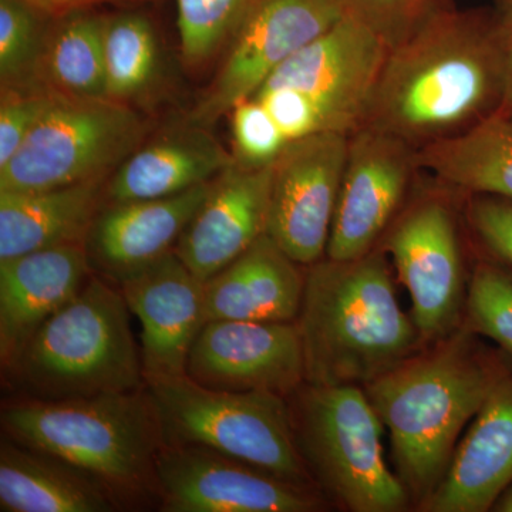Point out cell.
<instances>
[{
    "label": "cell",
    "mask_w": 512,
    "mask_h": 512,
    "mask_svg": "<svg viewBox=\"0 0 512 512\" xmlns=\"http://www.w3.org/2000/svg\"><path fill=\"white\" fill-rule=\"evenodd\" d=\"M148 386L174 443L210 448L305 487L308 474L281 394L210 389L187 375Z\"/></svg>",
    "instance_id": "cell-6"
},
{
    "label": "cell",
    "mask_w": 512,
    "mask_h": 512,
    "mask_svg": "<svg viewBox=\"0 0 512 512\" xmlns=\"http://www.w3.org/2000/svg\"><path fill=\"white\" fill-rule=\"evenodd\" d=\"M235 163L247 168H264L275 163L288 138L261 101H241L232 109Z\"/></svg>",
    "instance_id": "cell-31"
},
{
    "label": "cell",
    "mask_w": 512,
    "mask_h": 512,
    "mask_svg": "<svg viewBox=\"0 0 512 512\" xmlns=\"http://www.w3.org/2000/svg\"><path fill=\"white\" fill-rule=\"evenodd\" d=\"M342 3L348 15L375 30L390 49L441 10L436 0H342Z\"/></svg>",
    "instance_id": "cell-32"
},
{
    "label": "cell",
    "mask_w": 512,
    "mask_h": 512,
    "mask_svg": "<svg viewBox=\"0 0 512 512\" xmlns=\"http://www.w3.org/2000/svg\"><path fill=\"white\" fill-rule=\"evenodd\" d=\"M55 92L42 86L5 87L0 96V168L18 153L52 106Z\"/></svg>",
    "instance_id": "cell-33"
},
{
    "label": "cell",
    "mask_w": 512,
    "mask_h": 512,
    "mask_svg": "<svg viewBox=\"0 0 512 512\" xmlns=\"http://www.w3.org/2000/svg\"><path fill=\"white\" fill-rule=\"evenodd\" d=\"M400 281L412 298L423 340L454 332L463 302V264L456 218L446 202L426 197L396 221L386 241Z\"/></svg>",
    "instance_id": "cell-13"
},
{
    "label": "cell",
    "mask_w": 512,
    "mask_h": 512,
    "mask_svg": "<svg viewBox=\"0 0 512 512\" xmlns=\"http://www.w3.org/2000/svg\"><path fill=\"white\" fill-rule=\"evenodd\" d=\"M2 421L22 446L57 458L107 488L156 480L165 434L150 392L39 399L8 407Z\"/></svg>",
    "instance_id": "cell-4"
},
{
    "label": "cell",
    "mask_w": 512,
    "mask_h": 512,
    "mask_svg": "<svg viewBox=\"0 0 512 512\" xmlns=\"http://www.w3.org/2000/svg\"><path fill=\"white\" fill-rule=\"evenodd\" d=\"M507 70L491 12L439 10L389 50L359 127L420 150L504 109Z\"/></svg>",
    "instance_id": "cell-1"
},
{
    "label": "cell",
    "mask_w": 512,
    "mask_h": 512,
    "mask_svg": "<svg viewBox=\"0 0 512 512\" xmlns=\"http://www.w3.org/2000/svg\"><path fill=\"white\" fill-rule=\"evenodd\" d=\"M467 220L484 248L512 271V200L470 195Z\"/></svg>",
    "instance_id": "cell-35"
},
{
    "label": "cell",
    "mask_w": 512,
    "mask_h": 512,
    "mask_svg": "<svg viewBox=\"0 0 512 512\" xmlns=\"http://www.w3.org/2000/svg\"><path fill=\"white\" fill-rule=\"evenodd\" d=\"M123 293L89 278L76 296L30 339L18 365L42 400H66L141 389L143 363Z\"/></svg>",
    "instance_id": "cell-5"
},
{
    "label": "cell",
    "mask_w": 512,
    "mask_h": 512,
    "mask_svg": "<svg viewBox=\"0 0 512 512\" xmlns=\"http://www.w3.org/2000/svg\"><path fill=\"white\" fill-rule=\"evenodd\" d=\"M272 167L235 163L212 181L210 194L174 249L201 281L227 268L266 234Z\"/></svg>",
    "instance_id": "cell-17"
},
{
    "label": "cell",
    "mask_w": 512,
    "mask_h": 512,
    "mask_svg": "<svg viewBox=\"0 0 512 512\" xmlns=\"http://www.w3.org/2000/svg\"><path fill=\"white\" fill-rule=\"evenodd\" d=\"M389 50L375 30L345 13L282 63L261 89L291 87L308 94L330 131L350 134L362 123Z\"/></svg>",
    "instance_id": "cell-11"
},
{
    "label": "cell",
    "mask_w": 512,
    "mask_h": 512,
    "mask_svg": "<svg viewBox=\"0 0 512 512\" xmlns=\"http://www.w3.org/2000/svg\"><path fill=\"white\" fill-rule=\"evenodd\" d=\"M342 0H266L229 45L190 123L207 127L252 99L272 73L345 16Z\"/></svg>",
    "instance_id": "cell-10"
},
{
    "label": "cell",
    "mask_w": 512,
    "mask_h": 512,
    "mask_svg": "<svg viewBox=\"0 0 512 512\" xmlns=\"http://www.w3.org/2000/svg\"><path fill=\"white\" fill-rule=\"evenodd\" d=\"M143 119L123 101L56 94L8 164L0 191H42L110 178L146 137Z\"/></svg>",
    "instance_id": "cell-8"
},
{
    "label": "cell",
    "mask_w": 512,
    "mask_h": 512,
    "mask_svg": "<svg viewBox=\"0 0 512 512\" xmlns=\"http://www.w3.org/2000/svg\"><path fill=\"white\" fill-rule=\"evenodd\" d=\"M104 69L109 99L127 103L146 92L158 70L157 36L148 19L137 13L107 18Z\"/></svg>",
    "instance_id": "cell-27"
},
{
    "label": "cell",
    "mask_w": 512,
    "mask_h": 512,
    "mask_svg": "<svg viewBox=\"0 0 512 512\" xmlns=\"http://www.w3.org/2000/svg\"><path fill=\"white\" fill-rule=\"evenodd\" d=\"M187 376L227 392H295L305 383L296 322L211 320L192 343Z\"/></svg>",
    "instance_id": "cell-15"
},
{
    "label": "cell",
    "mask_w": 512,
    "mask_h": 512,
    "mask_svg": "<svg viewBox=\"0 0 512 512\" xmlns=\"http://www.w3.org/2000/svg\"><path fill=\"white\" fill-rule=\"evenodd\" d=\"M511 485L512 375L485 400L440 484L420 505L429 512H484Z\"/></svg>",
    "instance_id": "cell-19"
},
{
    "label": "cell",
    "mask_w": 512,
    "mask_h": 512,
    "mask_svg": "<svg viewBox=\"0 0 512 512\" xmlns=\"http://www.w3.org/2000/svg\"><path fill=\"white\" fill-rule=\"evenodd\" d=\"M212 181L157 200L111 202L97 214L87 235L90 262L119 282L174 251L184 229L210 194Z\"/></svg>",
    "instance_id": "cell-20"
},
{
    "label": "cell",
    "mask_w": 512,
    "mask_h": 512,
    "mask_svg": "<svg viewBox=\"0 0 512 512\" xmlns=\"http://www.w3.org/2000/svg\"><path fill=\"white\" fill-rule=\"evenodd\" d=\"M491 18L503 50L505 70H507V96H505L503 113L512 117V0H495Z\"/></svg>",
    "instance_id": "cell-36"
},
{
    "label": "cell",
    "mask_w": 512,
    "mask_h": 512,
    "mask_svg": "<svg viewBox=\"0 0 512 512\" xmlns=\"http://www.w3.org/2000/svg\"><path fill=\"white\" fill-rule=\"evenodd\" d=\"M42 13L22 0H0V82L5 87L37 84L47 30Z\"/></svg>",
    "instance_id": "cell-29"
},
{
    "label": "cell",
    "mask_w": 512,
    "mask_h": 512,
    "mask_svg": "<svg viewBox=\"0 0 512 512\" xmlns=\"http://www.w3.org/2000/svg\"><path fill=\"white\" fill-rule=\"evenodd\" d=\"M493 510L498 512H512V485L501 495L500 500L495 503Z\"/></svg>",
    "instance_id": "cell-38"
},
{
    "label": "cell",
    "mask_w": 512,
    "mask_h": 512,
    "mask_svg": "<svg viewBox=\"0 0 512 512\" xmlns=\"http://www.w3.org/2000/svg\"><path fill=\"white\" fill-rule=\"evenodd\" d=\"M421 170L468 195L512 200V117L500 111L476 127L417 150Z\"/></svg>",
    "instance_id": "cell-25"
},
{
    "label": "cell",
    "mask_w": 512,
    "mask_h": 512,
    "mask_svg": "<svg viewBox=\"0 0 512 512\" xmlns=\"http://www.w3.org/2000/svg\"><path fill=\"white\" fill-rule=\"evenodd\" d=\"M419 168L417 148L402 138L370 127L352 131L326 258L352 261L372 252Z\"/></svg>",
    "instance_id": "cell-12"
},
{
    "label": "cell",
    "mask_w": 512,
    "mask_h": 512,
    "mask_svg": "<svg viewBox=\"0 0 512 512\" xmlns=\"http://www.w3.org/2000/svg\"><path fill=\"white\" fill-rule=\"evenodd\" d=\"M470 326L440 339L363 389L389 430L397 476L420 504L450 466L458 437L501 380L511 356L485 348Z\"/></svg>",
    "instance_id": "cell-2"
},
{
    "label": "cell",
    "mask_w": 512,
    "mask_h": 512,
    "mask_svg": "<svg viewBox=\"0 0 512 512\" xmlns=\"http://www.w3.org/2000/svg\"><path fill=\"white\" fill-rule=\"evenodd\" d=\"M109 488L63 461L26 446L0 447V511L109 512Z\"/></svg>",
    "instance_id": "cell-24"
},
{
    "label": "cell",
    "mask_w": 512,
    "mask_h": 512,
    "mask_svg": "<svg viewBox=\"0 0 512 512\" xmlns=\"http://www.w3.org/2000/svg\"><path fill=\"white\" fill-rule=\"evenodd\" d=\"M110 178L42 191H0V261L86 244Z\"/></svg>",
    "instance_id": "cell-22"
},
{
    "label": "cell",
    "mask_w": 512,
    "mask_h": 512,
    "mask_svg": "<svg viewBox=\"0 0 512 512\" xmlns=\"http://www.w3.org/2000/svg\"><path fill=\"white\" fill-rule=\"evenodd\" d=\"M382 427L363 387L306 383L299 396L293 419L299 451L350 511L399 512L412 498L384 460Z\"/></svg>",
    "instance_id": "cell-7"
},
{
    "label": "cell",
    "mask_w": 512,
    "mask_h": 512,
    "mask_svg": "<svg viewBox=\"0 0 512 512\" xmlns=\"http://www.w3.org/2000/svg\"><path fill=\"white\" fill-rule=\"evenodd\" d=\"M254 99L261 101L288 141L330 131L318 104L299 90L291 87L261 89Z\"/></svg>",
    "instance_id": "cell-34"
},
{
    "label": "cell",
    "mask_w": 512,
    "mask_h": 512,
    "mask_svg": "<svg viewBox=\"0 0 512 512\" xmlns=\"http://www.w3.org/2000/svg\"><path fill=\"white\" fill-rule=\"evenodd\" d=\"M37 12L50 18L62 19L74 13L87 12L103 3L124 2V0H22Z\"/></svg>",
    "instance_id": "cell-37"
},
{
    "label": "cell",
    "mask_w": 512,
    "mask_h": 512,
    "mask_svg": "<svg viewBox=\"0 0 512 512\" xmlns=\"http://www.w3.org/2000/svg\"><path fill=\"white\" fill-rule=\"evenodd\" d=\"M349 134L289 141L272 167L266 235L299 265L325 258L348 160Z\"/></svg>",
    "instance_id": "cell-9"
},
{
    "label": "cell",
    "mask_w": 512,
    "mask_h": 512,
    "mask_svg": "<svg viewBox=\"0 0 512 512\" xmlns=\"http://www.w3.org/2000/svg\"><path fill=\"white\" fill-rule=\"evenodd\" d=\"M128 309L141 325L147 383L187 375L192 343L205 325V282L175 251L120 279Z\"/></svg>",
    "instance_id": "cell-16"
},
{
    "label": "cell",
    "mask_w": 512,
    "mask_h": 512,
    "mask_svg": "<svg viewBox=\"0 0 512 512\" xmlns=\"http://www.w3.org/2000/svg\"><path fill=\"white\" fill-rule=\"evenodd\" d=\"M266 0H177L181 53L188 66H201L244 28Z\"/></svg>",
    "instance_id": "cell-28"
},
{
    "label": "cell",
    "mask_w": 512,
    "mask_h": 512,
    "mask_svg": "<svg viewBox=\"0 0 512 512\" xmlns=\"http://www.w3.org/2000/svg\"><path fill=\"white\" fill-rule=\"evenodd\" d=\"M168 134L134 151L111 175V202L157 200L210 183L235 164L234 156L195 126Z\"/></svg>",
    "instance_id": "cell-23"
},
{
    "label": "cell",
    "mask_w": 512,
    "mask_h": 512,
    "mask_svg": "<svg viewBox=\"0 0 512 512\" xmlns=\"http://www.w3.org/2000/svg\"><path fill=\"white\" fill-rule=\"evenodd\" d=\"M468 326L494 340L512 357V271L493 262H480L468 284Z\"/></svg>",
    "instance_id": "cell-30"
},
{
    "label": "cell",
    "mask_w": 512,
    "mask_h": 512,
    "mask_svg": "<svg viewBox=\"0 0 512 512\" xmlns=\"http://www.w3.org/2000/svg\"><path fill=\"white\" fill-rule=\"evenodd\" d=\"M298 262L262 235L205 282V322H296L305 288Z\"/></svg>",
    "instance_id": "cell-21"
},
{
    "label": "cell",
    "mask_w": 512,
    "mask_h": 512,
    "mask_svg": "<svg viewBox=\"0 0 512 512\" xmlns=\"http://www.w3.org/2000/svg\"><path fill=\"white\" fill-rule=\"evenodd\" d=\"M107 18L87 12L59 19L47 30L37 84L76 97L106 96L104 32Z\"/></svg>",
    "instance_id": "cell-26"
},
{
    "label": "cell",
    "mask_w": 512,
    "mask_h": 512,
    "mask_svg": "<svg viewBox=\"0 0 512 512\" xmlns=\"http://www.w3.org/2000/svg\"><path fill=\"white\" fill-rule=\"evenodd\" d=\"M305 383L365 387L416 355L413 318L400 308L382 251L352 261L323 258L309 266L296 319Z\"/></svg>",
    "instance_id": "cell-3"
},
{
    "label": "cell",
    "mask_w": 512,
    "mask_h": 512,
    "mask_svg": "<svg viewBox=\"0 0 512 512\" xmlns=\"http://www.w3.org/2000/svg\"><path fill=\"white\" fill-rule=\"evenodd\" d=\"M86 244L40 249L0 261V356L15 365L47 319L89 279Z\"/></svg>",
    "instance_id": "cell-18"
},
{
    "label": "cell",
    "mask_w": 512,
    "mask_h": 512,
    "mask_svg": "<svg viewBox=\"0 0 512 512\" xmlns=\"http://www.w3.org/2000/svg\"><path fill=\"white\" fill-rule=\"evenodd\" d=\"M156 483L167 512H308L319 505L302 485L192 444L161 448Z\"/></svg>",
    "instance_id": "cell-14"
}]
</instances>
